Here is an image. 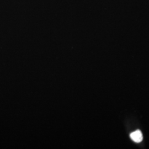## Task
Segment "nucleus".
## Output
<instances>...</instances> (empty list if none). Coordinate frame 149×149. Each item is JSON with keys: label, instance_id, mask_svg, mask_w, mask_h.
I'll use <instances>...</instances> for the list:
<instances>
[{"label": "nucleus", "instance_id": "f257e3e1", "mask_svg": "<svg viewBox=\"0 0 149 149\" xmlns=\"http://www.w3.org/2000/svg\"><path fill=\"white\" fill-rule=\"evenodd\" d=\"M130 138L135 143H140L143 139V134L140 130H138L130 134Z\"/></svg>", "mask_w": 149, "mask_h": 149}]
</instances>
